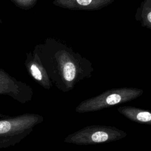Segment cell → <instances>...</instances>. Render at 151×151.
Instances as JSON below:
<instances>
[{"label": "cell", "instance_id": "6da1fadb", "mask_svg": "<svg viewBox=\"0 0 151 151\" xmlns=\"http://www.w3.org/2000/svg\"><path fill=\"white\" fill-rule=\"evenodd\" d=\"M43 120V116L35 113L0 118V149L13 146L21 142Z\"/></svg>", "mask_w": 151, "mask_h": 151}, {"label": "cell", "instance_id": "7a4b0ae2", "mask_svg": "<svg viewBox=\"0 0 151 151\" xmlns=\"http://www.w3.org/2000/svg\"><path fill=\"white\" fill-rule=\"evenodd\" d=\"M127 135L126 132L114 126L92 125L70 134L64 138V142L80 146L93 145L115 142Z\"/></svg>", "mask_w": 151, "mask_h": 151}, {"label": "cell", "instance_id": "3957f363", "mask_svg": "<svg viewBox=\"0 0 151 151\" xmlns=\"http://www.w3.org/2000/svg\"><path fill=\"white\" fill-rule=\"evenodd\" d=\"M143 91L133 88H123L107 91L99 96L81 102L75 109L78 113H86L107 109L136 99Z\"/></svg>", "mask_w": 151, "mask_h": 151}, {"label": "cell", "instance_id": "277c9868", "mask_svg": "<svg viewBox=\"0 0 151 151\" xmlns=\"http://www.w3.org/2000/svg\"><path fill=\"white\" fill-rule=\"evenodd\" d=\"M0 95L9 96L24 104L31 99L32 92L29 87L17 81L0 68Z\"/></svg>", "mask_w": 151, "mask_h": 151}, {"label": "cell", "instance_id": "5b68a950", "mask_svg": "<svg viewBox=\"0 0 151 151\" xmlns=\"http://www.w3.org/2000/svg\"><path fill=\"white\" fill-rule=\"evenodd\" d=\"M117 110L121 114L132 122L151 125V113L147 110L132 106H122Z\"/></svg>", "mask_w": 151, "mask_h": 151}, {"label": "cell", "instance_id": "8992f818", "mask_svg": "<svg viewBox=\"0 0 151 151\" xmlns=\"http://www.w3.org/2000/svg\"><path fill=\"white\" fill-rule=\"evenodd\" d=\"M63 74L65 80L67 81H72L76 75V67L71 63H67L63 68Z\"/></svg>", "mask_w": 151, "mask_h": 151}, {"label": "cell", "instance_id": "52a82bcc", "mask_svg": "<svg viewBox=\"0 0 151 151\" xmlns=\"http://www.w3.org/2000/svg\"><path fill=\"white\" fill-rule=\"evenodd\" d=\"M30 71L32 77L37 80L40 81L42 80V75L38 67L34 64H31L30 67Z\"/></svg>", "mask_w": 151, "mask_h": 151}, {"label": "cell", "instance_id": "ba28073f", "mask_svg": "<svg viewBox=\"0 0 151 151\" xmlns=\"http://www.w3.org/2000/svg\"><path fill=\"white\" fill-rule=\"evenodd\" d=\"M77 2L83 6L88 5L92 1V0H76Z\"/></svg>", "mask_w": 151, "mask_h": 151}, {"label": "cell", "instance_id": "9c48e42d", "mask_svg": "<svg viewBox=\"0 0 151 151\" xmlns=\"http://www.w3.org/2000/svg\"><path fill=\"white\" fill-rule=\"evenodd\" d=\"M147 19L149 22H151V12H149L147 14Z\"/></svg>", "mask_w": 151, "mask_h": 151}, {"label": "cell", "instance_id": "30bf717a", "mask_svg": "<svg viewBox=\"0 0 151 151\" xmlns=\"http://www.w3.org/2000/svg\"><path fill=\"white\" fill-rule=\"evenodd\" d=\"M8 115H5V114H4V113H2V112H1V111H0V118H3V117H6V116H7Z\"/></svg>", "mask_w": 151, "mask_h": 151}, {"label": "cell", "instance_id": "8fae6325", "mask_svg": "<svg viewBox=\"0 0 151 151\" xmlns=\"http://www.w3.org/2000/svg\"><path fill=\"white\" fill-rule=\"evenodd\" d=\"M13 1L17 3H21V2H22L23 1H25V0H13Z\"/></svg>", "mask_w": 151, "mask_h": 151}, {"label": "cell", "instance_id": "7c38bea8", "mask_svg": "<svg viewBox=\"0 0 151 151\" xmlns=\"http://www.w3.org/2000/svg\"><path fill=\"white\" fill-rule=\"evenodd\" d=\"M2 23V19H1V18H0V24H1Z\"/></svg>", "mask_w": 151, "mask_h": 151}]
</instances>
